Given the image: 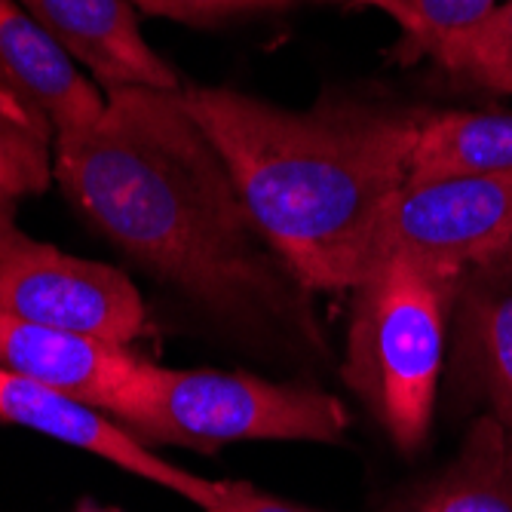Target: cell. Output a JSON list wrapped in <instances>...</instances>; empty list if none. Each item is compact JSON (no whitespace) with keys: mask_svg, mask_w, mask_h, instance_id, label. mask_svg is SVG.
<instances>
[{"mask_svg":"<svg viewBox=\"0 0 512 512\" xmlns=\"http://www.w3.org/2000/svg\"><path fill=\"white\" fill-rule=\"evenodd\" d=\"M509 172L512 111H430L408 163V181Z\"/></svg>","mask_w":512,"mask_h":512,"instance_id":"4fadbf2b","label":"cell"},{"mask_svg":"<svg viewBox=\"0 0 512 512\" xmlns=\"http://www.w3.org/2000/svg\"><path fill=\"white\" fill-rule=\"evenodd\" d=\"M267 243L310 292H350L430 108L325 89L283 108L230 86H181Z\"/></svg>","mask_w":512,"mask_h":512,"instance_id":"7a4b0ae2","label":"cell"},{"mask_svg":"<svg viewBox=\"0 0 512 512\" xmlns=\"http://www.w3.org/2000/svg\"><path fill=\"white\" fill-rule=\"evenodd\" d=\"M135 350L46 329L0 307V368L111 411L117 390L138 365Z\"/></svg>","mask_w":512,"mask_h":512,"instance_id":"30bf717a","label":"cell"},{"mask_svg":"<svg viewBox=\"0 0 512 512\" xmlns=\"http://www.w3.org/2000/svg\"><path fill=\"white\" fill-rule=\"evenodd\" d=\"M359 10H381L399 28L411 56H430L436 65L451 50L457 37L467 34L479 19H485L497 0H338Z\"/></svg>","mask_w":512,"mask_h":512,"instance_id":"9a60e30c","label":"cell"},{"mask_svg":"<svg viewBox=\"0 0 512 512\" xmlns=\"http://www.w3.org/2000/svg\"><path fill=\"white\" fill-rule=\"evenodd\" d=\"M0 307L37 325L129 347L148 332L145 298L111 264L68 255L0 212Z\"/></svg>","mask_w":512,"mask_h":512,"instance_id":"5b68a950","label":"cell"},{"mask_svg":"<svg viewBox=\"0 0 512 512\" xmlns=\"http://www.w3.org/2000/svg\"><path fill=\"white\" fill-rule=\"evenodd\" d=\"M0 74L53 123L56 135L96 123L108 102L102 86L16 0H0Z\"/></svg>","mask_w":512,"mask_h":512,"instance_id":"8fae6325","label":"cell"},{"mask_svg":"<svg viewBox=\"0 0 512 512\" xmlns=\"http://www.w3.org/2000/svg\"><path fill=\"white\" fill-rule=\"evenodd\" d=\"M503 255H512V172L460 175L405 181L375 224L368 267L405 258L467 273Z\"/></svg>","mask_w":512,"mask_h":512,"instance_id":"8992f818","label":"cell"},{"mask_svg":"<svg viewBox=\"0 0 512 512\" xmlns=\"http://www.w3.org/2000/svg\"><path fill=\"white\" fill-rule=\"evenodd\" d=\"M439 68L479 89L512 96V0L494 7L451 43Z\"/></svg>","mask_w":512,"mask_h":512,"instance_id":"2e32d148","label":"cell"},{"mask_svg":"<svg viewBox=\"0 0 512 512\" xmlns=\"http://www.w3.org/2000/svg\"><path fill=\"white\" fill-rule=\"evenodd\" d=\"M0 421L50 436L86 454H96L114 463L117 470L132 473L135 479H145L184 497L203 512L218 497V479H203L157 457L145 442L126 433L108 411L46 384L10 375L4 368H0Z\"/></svg>","mask_w":512,"mask_h":512,"instance_id":"52a82bcc","label":"cell"},{"mask_svg":"<svg viewBox=\"0 0 512 512\" xmlns=\"http://www.w3.org/2000/svg\"><path fill=\"white\" fill-rule=\"evenodd\" d=\"M135 10L184 25H218L252 13H283L301 0H129Z\"/></svg>","mask_w":512,"mask_h":512,"instance_id":"e0dca14e","label":"cell"},{"mask_svg":"<svg viewBox=\"0 0 512 512\" xmlns=\"http://www.w3.org/2000/svg\"><path fill=\"white\" fill-rule=\"evenodd\" d=\"M56 181V129L0 74V212Z\"/></svg>","mask_w":512,"mask_h":512,"instance_id":"5bb4252c","label":"cell"},{"mask_svg":"<svg viewBox=\"0 0 512 512\" xmlns=\"http://www.w3.org/2000/svg\"><path fill=\"white\" fill-rule=\"evenodd\" d=\"M62 50L114 89H181L175 68L151 50L129 0H16Z\"/></svg>","mask_w":512,"mask_h":512,"instance_id":"ba28073f","label":"cell"},{"mask_svg":"<svg viewBox=\"0 0 512 512\" xmlns=\"http://www.w3.org/2000/svg\"><path fill=\"white\" fill-rule=\"evenodd\" d=\"M108 414L145 445L203 454L230 442L335 445L350 427L341 399L319 387L267 381L249 371L163 368L145 356L129 371Z\"/></svg>","mask_w":512,"mask_h":512,"instance_id":"277c9868","label":"cell"},{"mask_svg":"<svg viewBox=\"0 0 512 512\" xmlns=\"http://www.w3.org/2000/svg\"><path fill=\"white\" fill-rule=\"evenodd\" d=\"M460 279L457 270L390 258L350 289L341 378L405 454L433 427Z\"/></svg>","mask_w":512,"mask_h":512,"instance_id":"3957f363","label":"cell"},{"mask_svg":"<svg viewBox=\"0 0 512 512\" xmlns=\"http://www.w3.org/2000/svg\"><path fill=\"white\" fill-rule=\"evenodd\" d=\"M206 512H316L301 503L258 491L243 479H218V497Z\"/></svg>","mask_w":512,"mask_h":512,"instance_id":"ac0fdd59","label":"cell"},{"mask_svg":"<svg viewBox=\"0 0 512 512\" xmlns=\"http://www.w3.org/2000/svg\"><path fill=\"white\" fill-rule=\"evenodd\" d=\"M451 322L457 381L512 430V255L463 273Z\"/></svg>","mask_w":512,"mask_h":512,"instance_id":"9c48e42d","label":"cell"},{"mask_svg":"<svg viewBox=\"0 0 512 512\" xmlns=\"http://www.w3.org/2000/svg\"><path fill=\"white\" fill-rule=\"evenodd\" d=\"M96 123L56 135L74 212L163 289L243 335L325 350L313 295L267 243L181 89L105 92Z\"/></svg>","mask_w":512,"mask_h":512,"instance_id":"6da1fadb","label":"cell"},{"mask_svg":"<svg viewBox=\"0 0 512 512\" xmlns=\"http://www.w3.org/2000/svg\"><path fill=\"white\" fill-rule=\"evenodd\" d=\"M381 512H512V430L491 411L476 417L445 467Z\"/></svg>","mask_w":512,"mask_h":512,"instance_id":"7c38bea8","label":"cell"}]
</instances>
